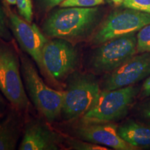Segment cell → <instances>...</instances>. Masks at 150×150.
Masks as SVG:
<instances>
[{"mask_svg": "<svg viewBox=\"0 0 150 150\" xmlns=\"http://www.w3.org/2000/svg\"><path fill=\"white\" fill-rule=\"evenodd\" d=\"M97 7H65L56 11L43 24L45 34L50 38L78 40L88 34L96 22Z\"/></svg>", "mask_w": 150, "mask_h": 150, "instance_id": "obj_1", "label": "cell"}, {"mask_svg": "<svg viewBox=\"0 0 150 150\" xmlns=\"http://www.w3.org/2000/svg\"><path fill=\"white\" fill-rule=\"evenodd\" d=\"M101 92L98 83L93 76L73 73L64 91L61 112L63 117L73 120L82 117L94 106Z\"/></svg>", "mask_w": 150, "mask_h": 150, "instance_id": "obj_2", "label": "cell"}, {"mask_svg": "<svg viewBox=\"0 0 150 150\" xmlns=\"http://www.w3.org/2000/svg\"><path fill=\"white\" fill-rule=\"evenodd\" d=\"M22 73L26 88L35 108L48 122H54L62 112L64 92L48 87L31 61L24 57L22 59Z\"/></svg>", "mask_w": 150, "mask_h": 150, "instance_id": "obj_3", "label": "cell"}, {"mask_svg": "<svg viewBox=\"0 0 150 150\" xmlns=\"http://www.w3.org/2000/svg\"><path fill=\"white\" fill-rule=\"evenodd\" d=\"M132 86L101 92L94 106L81 117L83 123L111 122L125 117L138 94Z\"/></svg>", "mask_w": 150, "mask_h": 150, "instance_id": "obj_4", "label": "cell"}, {"mask_svg": "<svg viewBox=\"0 0 150 150\" xmlns=\"http://www.w3.org/2000/svg\"><path fill=\"white\" fill-rule=\"evenodd\" d=\"M0 90L15 107L25 109L29 104L13 49L0 42Z\"/></svg>", "mask_w": 150, "mask_h": 150, "instance_id": "obj_5", "label": "cell"}, {"mask_svg": "<svg viewBox=\"0 0 150 150\" xmlns=\"http://www.w3.org/2000/svg\"><path fill=\"white\" fill-rule=\"evenodd\" d=\"M149 23V13L130 8L115 11L102 24L92 42L101 45L112 39L134 34Z\"/></svg>", "mask_w": 150, "mask_h": 150, "instance_id": "obj_6", "label": "cell"}, {"mask_svg": "<svg viewBox=\"0 0 150 150\" xmlns=\"http://www.w3.org/2000/svg\"><path fill=\"white\" fill-rule=\"evenodd\" d=\"M101 45L91 60L92 67L98 72H111L137 52V38L134 34L112 39Z\"/></svg>", "mask_w": 150, "mask_h": 150, "instance_id": "obj_7", "label": "cell"}, {"mask_svg": "<svg viewBox=\"0 0 150 150\" xmlns=\"http://www.w3.org/2000/svg\"><path fill=\"white\" fill-rule=\"evenodd\" d=\"M45 68L53 79L61 81L70 74L78 64V53L67 40H47L42 50Z\"/></svg>", "mask_w": 150, "mask_h": 150, "instance_id": "obj_8", "label": "cell"}, {"mask_svg": "<svg viewBox=\"0 0 150 150\" xmlns=\"http://www.w3.org/2000/svg\"><path fill=\"white\" fill-rule=\"evenodd\" d=\"M8 17L11 30L21 47L33 58L42 72H47L42 61V50L47 39L35 24L20 18L11 11Z\"/></svg>", "mask_w": 150, "mask_h": 150, "instance_id": "obj_9", "label": "cell"}, {"mask_svg": "<svg viewBox=\"0 0 150 150\" xmlns=\"http://www.w3.org/2000/svg\"><path fill=\"white\" fill-rule=\"evenodd\" d=\"M150 75V52L141 53L112 71L105 80L104 91L132 86Z\"/></svg>", "mask_w": 150, "mask_h": 150, "instance_id": "obj_10", "label": "cell"}, {"mask_svg": "<svg viewBox=\"0 0 150 150\" xmlns=\"http://www.w3.org/2000/svg\"><path fill=\"white\" fill-rule=\"evenodd\" d=\"M76 134L85 141L105 145L114 149H137L120 136L117 126L111 122L84 123L76 129Z\"/></svg>", "mask_w": 150, "mask_h": 150, "instance_id": "obj_11", "label": "cell"}, {"mask_svg": "<svg viewBox=\"0 0 150 150\" xmlns=\"http://www.w3.org/2000/svg\"><path fill=\"white\" fill-rule=\"evenodd\" d=\"M63 140L61 135L48 126L38 121H32L27 125L20 150H56Z\"/></svg>", "mask_w": 150, "mask_h": 150, "instance_id": "obj_12", "label": "cell"}, {"mask_svg": "<svg viewBox=\"0 0 150 150\" xmlns=\"http://www.w3.org/2000/svg\"><path fill=\"white\" fill-rule=\"evenodd\" d=\"M120 136L136 149H150V126L129 120L117 127Z\"/></svg>", "mask_w": 150, "mask_h": 150, "instance_id": "obj_13", "label": "cell"}, {"mask_svg": "<svg viewBox=\"0 0 150 150\" xmlns=\"http://www.w3.org/2000/svg\"><path fill=\"white\" fill-rule=\"evenodd\" d=\"M20 137L18 121L11 113L0 122V150H13Z\"/></svg>", "mask_w": 150, "mask_h": 150, "instance_id": "obj_14", "label": "cell"}, {"mask_svg": "<svg viewBox=\"0 0 150 150\" xmlns=\"http://www.w3.org/2000/svg\"><path fill=\"white\" fill-rule=\"evenodd\" d=\"M136 38L137 52H150V23L140 30Z\"/></svg>", "mask_w": 150, "mask_h": 150, "instance_id": "obj_15", "label": "cell"}, {"mask_svg": "<svg viewBox=\"0 0 150 150\" xmlns=\"http://www.w3.org/2000/svg\"><path fill=\"white\" fill-rule=\"evenodd\" d=\"M67 143L72 149L76 150H107L108 148L102 147L97 144L91 142H83L77 139L69 138Z\"/></svg>", "mask_w": 150, "mask_h": 150, "instance_id": "obj_16", "label": "cell"}, {"mask_svg": "<svg viewBox=\"0 0 150 150\" xmlns=\"http://www.w3.org/2000/svg\"><path fill=\"white\" fill-rule=\"evenodd\" d=\"M104 0H64L60 4L62 8L65 7H95L103 4Z\"/></svg>", "mask_w": 150, "mask_h": 150, "instance_id": "obj_17", "label": "cell"}, {"mask_svg": "<svg viewBox=\"0 0 150 150\" xmlns=\"http://www.w3.org/2000/svg\"><path fill=\"white\" fill-rule=\"evenodd\" d=\"M122 6L125 8L150 14V0H125Z\"/></svg>", "mask_w": 150, "mask_h": 150, "instance_id": "obj_18", "label": "cell"}, {"mask_svg": "<svg viewBox=\"0 0 150 150\" xmlns=\"http://www.w3.org/2000/svg\"><path fill=\"white\" fill-rule=\"evenodd\" d=\"M17 6L20 14L27 22H31L33 19V7L31 0H17Z\"/></svg>", "mask_w": 150, "mask_h": 150, "instance_id": "obj_19", "label": "cell"}, {"mask_svg": "<svg viewBox=\"0 0 150 150\" xmlns=\"http://www.w3.org/2000/svg\"><path fill=\"white\" fill-rule=\"evenodd\" d=\"M139 113L144 123L150 126V98L140 106Z\"/></svg>", "mask_w": 150, "mask_h": 150, "instance_id": "obj_20", "label": "cell"}, {"mask_svg": "<svg viewBox=\"0 0 150 150\" xmlns=\"http://www.w3.org/2000/svg\"><path fill=\"white\" fill-rule=\"evenodd\" d=\"M8 36V32H7L6 28L4 13L1 6H0V37H3L5 38H7Z\"/></svg>", "mask_w": 150, "mask_h": 150, "instance_id": "obj_21", "label": "cell"}, {"mask_svg": "<svg viewBox=\"0 0 150 150\" xmlns=\"http://www.w3.org/2000/svg\"><path fill=\"white\" fill-rule=\"evenodd\" d=\"M38 1L43 8L50 9L56 6L60 5V4L63 2L64 0H38Z\"/></svg>", "mask_w": 150, "mask_h": 150, "instance_id": "obj_22", "label": "cell"}, {"mask_svg": "<svg viewBox=\"0 0 150 150\" xmlns=\"http://www.w3.org/2000/svg\"><path fill=\"white\" fill-rule=\"evenodd\" d=\"M142 97H149L150 96V75L145 80V83L142 86Z\"/></svg>", "mask_w": 150, "mask_h": 150, "instance_id": "obj_23", "label": "cell"}, {"mask_svg": "<svg viewBox=\"0 0 150 150\" xmlns=\"http://www.w3.org/2000/svg\"><path fill=\"white\" fill-rule=\"evenodd\" d=\"M111 1H112V2H113L114 4H115V5L119 6V5L122 4L123 1H125V0H111Z\"/></svg>", "mask_w": 150, "mask_h": 150, "instance_id": "obj_24", "label": "cell"}, {"mask_svg": "<svg viewBox=\"0 0 150 150\" xmlns=\"http://www.w3.org/2000/svg\"><path fill=\"white\" fill-rule=\"evenodd\" d=\"M6 2L11 5H16L17 4V0H6Z\"/></svg>", "mask_w": 150, "mask_h": 150, "instance_id": "obj_25", "label": "cell"}, {"mask_svg": "<svg viewBox=\"0 0 150 150\" xmlns=\"http://www.w3.org/2000/svg\"><path fill=\"white\" fill-rule=\"evenodd\" d=\"M0 102H1V96H0Z\"/></svg>", "mask_w": 150, "mask_h": 150, "instance_id": "obj_26", "label": "cell"}]
</instances>
